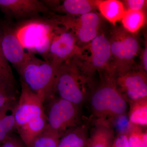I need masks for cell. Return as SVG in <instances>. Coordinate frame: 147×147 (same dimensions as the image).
Returning a JSON list of instances; mask_svg holds the SVG:
<instances>
[{
  "instance_id": "obj_29",
  "label": "cell",
  "mask_w": 147,
  "mask_h": 147,
  "mask_svg": "<svg viewBox=\"0 0 147 147\" xmlns=\"http://www.w3.org/2000/svg\"><path fill=\"white\" fill-rule=\"evenodd\" d=\"M141 142L143 147H147V130H143L141 134Z\"/></svg>"
},
{
  "instance_id": "obj_18",
  "label": "cell",
  "mask_w": 147,
  "mask_h": 147,
  "mask_svg": "<svg viewBox=\"0 0 147 147\" xmlns=\"http://www.w3.org/2000/svg\"><path fill=\"white\" fill-rule=\"evenodd\" d=\"M17 100L8 102L0 109V144L16 131L14 113Z\"/></svg>"
},
{
  "instance_id": "obj_24",
  "label": "cell",
  "mask_w": 147,
  "mask_h": 147,
  "mask_svg": "<svg viewBox=\"0 0 147 147\" xmlns=\"http://www.w3.org/2000/svg\"><path fill=\"white\" fill-rule=\"evenodd\" d=\"M1 30L0 26V77L16 81L9 63L6 59L2 49L1 44Z\"/></svg>"
},
{
  "instance_id": "obj_21",
  "label": "cell",
  "mask_w": 147,
  "mask_h": 147,
  "mask_svg": "<svg viewBox=\"0 0 147 147\" xmlns=\"http://www.w3.org/2000/svg\"><path fill=\"white\" fill-rule=\"evenodd\" d=\"M16 81L0 77V109L11 101L18 100Z\"/></svg>"
},
{
  "instance_id": "obj_2",
  "label": "cell",
  "mask_w": 147,
  "mask_h": 147,
  "mask_svg": "<svg viewBox=\"0 0 147 147\" xmlns=\"http://www.w3.org/2000/svg\"><path fill=\"white\" fill-rule=\"evenodd\" d=\"M71 59L88 86L96 72L113 74L109 34L102 29L94 39L81 47L79 53Z\"/></svg>"
},
{
  "instance_id": "obj_23",
  "label": "cell",
  "mask_w": 147,
  "mask_h": 147,
  "mask_svg": "<svg viewBox=\"0 0 147 147\" xmlns=\"http://www.w3.org/2000/svg\"><path fill=\"white\" fill-rule=\"evenodd\" d=\"M143 130L142 126L128 123L126 132L129 147H143L141 139Z\"/></svg>"
},
{
  "instance_id": "obj_27",
  "label": "cell",
  "mask_w": 147,
  "mask_h": 147,
  "mask_svg": "<svg viewBox=\"0 0 147 147\" xmlns=\"http://www.w3.org/2000/svg\"><path fill=\"white\" fill-rule=\"evenodd\" d=\"M111 147H129L126 131L119 132L115 137Z\"/></svg>"
},
{
  "instance_id": "obj_16",
  "label": "cell",
  "mask_w": 147,
  "mask_h": 147,
  "mask_svg": "<svg viewBox=\"0 0 147 147\" xmlns=\"http://www.w3.org/2000/svg\"><path fill=\"white\" fill-rule=\"evenodd\" d=\"M48 125L47 118L44 115L35 119L16 128L17 134L27 147L44 131Z\"/></svg>"
},
{
  "instance_id": "obj_7",
  "label": "cell",
  "mask_w": 147,
  "mask_h": 147,
  "mask_svg": "<svg viewBox=\"0 0 147 147\" xmlns=\"http://www.w3.org/2000/svg\"><path fill=\"white\" fill-rule=\"evenodd\" d=\"M58 25L61 24L71 31L77 43L85 45L94 39L102 30V16L97 12H91L79 16L66 15L53 16Z\"/></svg>"
},
{
  "instance_id": "obj_25",
  "label": "cell",
  "mask_w": 147,
  "mask_h": 147,
  "mask_svg": "<svg viewBox=\"0 0 147 147\" xmlns=\"http://www.w3.org/2000/svg\"><path fill=\"white\" fill-rule=\"evenodd\" d=\"M0 147H27L18 134L12 133L1 143Z\"/></svg>"
},
{
  "instance_id": "obj_26",
  "label": "cell",
  "mask_w": 147,
  "mask_h": 147,
  "mask_svg": "<svg viewBox=\"0 0 147 147\" xmlns=\"http://www.w3.org/2000/svg\"><path fill=\"white\" fill-rule=\"evenodd\" d=\"M147 1L145 0H126L123 1L124 7L127 10H145L146 8Z\"/></svg>"
},
{
  "instance_id": "obj_1",
  "label": "cell",
  "mask_w": 147,
  "mask_h": 147,
  "mask_svg": "<svg viewBox=\"0 0 147 147\" xmlns=\"http://www.w3.org/2000/svg\"><path fill=\"white\" fill-rule=\"evenodd\" d=\"M99 80L89 86V100L94 121H107L113 124L126 113L128 102L116 86L114 75L98 72Z\"/></svg>"
},
{
  "instance_id": "obj_14",
  "label": "cell",
  "mask_w": 147,
  "mask_h": 147,
  "mask_svg": "<svg viewBox=\"0 0 147 147\" xmlns=\"http://www.w3.org/2000/svg\"><path fill=\"white\" fill-rule=\"evenodd\" d=\"M89 135L88 125L83 122L61 135L59 147H88Z\"/></svg>"
},
{
  "instance_id": "obj_19",
  "label": "cell",
  "mask_w": 147,
  "mask_h": 147,
  "mask_svg": "<svg viewBox=\"0 0 147 147\" xmlns=\"http://www.w3.org/2000/svg\"><path fill=\"white\" fill-rule=\"evenodd\" d=\"M128 103V123L147 127V97L131 100Z\"/></svg>"
},
{
  "instance_id": "obj_5",
  "label": "cell",
  "mask_w": 147,
  "mask_h": 147,
  "mask_svg": "<svg viewBox=\"0 0 147 147\" xmlns=\"http://www.w3.org/2000/svg\"><path fill=\"white\" fill-rule=\"evenodd\" d=\"M89 86L71 58L59 66L53 94L82 106L88 99Z\"/></svg>"
},
{
  "instance_id": "obj_8",
  "label": "cell",
  "mask_w": 147,
  "mask_h": 147,
  "mask_svg": "<svg viewBox=\"0 0 147 147\" xmlns=\"http://www.w3.org/2000/svg\"><path fill=\"white\" fill-rule=\"evenodd\" d=\"M117 88L127 102L147 97V74L139 65L114 75Z\"/></svg>"
},
{
  "instance_id": "obj_3",
  "label": "cell",
  "mask_w": 147,
  "mask_h": 147,
  "mask_svg": "<svg viewBox=\"0 0 147 147\" xmlns=\"http://www.w3.org/2000/svg\"><path fill=\"white\" fill-rule=\"evenodd\" d=\"M58 66L50 61H43L28 53L26 61L16 71L20 79L44 102L53 95Z\"/></svg>"
},
{
  "instance_id": "obj_6",
  "label": "cell",
  "mask_w": 147,
  "mask_h": 147,
  "mask_svg": "<svg viewBox=\"0 0 147 147\" xmlns=\"http://www.w3.org/2000/svg\"><path fill=\"white\" fill-rule=\"evenodd\" d=\"M48 125L60 135L79 126L82 121V106L53 95L43 102Z\"/></svg>"
},
{
  "instance_id": "obj_13",
  "label": "cell",
  "mask_w": 147,
  "mask_h": 147,
  "mask_svg": "<svg viewBox=\"0 0 147 147\" xmlns=\"http://www.w3.org/2000/svg\"><path fill=\"white\" fill-rule=\"evenodd\" d=\"M93 123L88 147H111L115 137L113 124L102 121H94Z\"/></svg>"
},
{
  "instance_id": "obj_17",
  "label": "cell",
  "mask_w": 147,
  "mask_h": 147,
  "mask_svg": "<svg viewBox=\"0 0 147 147\" xmlns=\"http://www.w3.org/2000/svg\"><path fill=\"white\" fill-rule=\"evenodd\" d=\"M97 9L113 26L121 21L126 11L122 1L118 0H98Z\"/></svg>"
},
{
  "instance_id": "obj_22",
  "label": "cell",
  "mask_w": 147,
  "mask_h": 147,
  "mask_svg": "<svg viewBox=\"0 0 147 147\" xmlns=\"http://www.w3.org/2000/svg\"><path fill=\"white\" fill-rule=\"evenodd\" d=\"M60 135L47 125L29 147H59Z\"/></svg>"
},
{
  "instance_id": "obj_11",
  "label": "cell",
  "mask_w": 147,
  "mask_h": 147,
  "mask_svg": "<svg viewBox=\"0 0 147 147\" xmlns=\"http://www.w3.org/2000/svg\"><path fill=\"white\" fill-rule=\"evenodd\" d=\"M1 36V44L6 59L18 69L26 61L28 53L17 35V32L7 22L0 24Z\"/></svg>"
},
{
  "instance_id": "obj_28",
  "label": "cell",
  "mask_w": 147,
  "mask_h": 147,
  "mask_svg": "<svg viewBox=\"0 0 147 147\" xmlns=\"http://www.w3.org/2000/svg\"><path fill=\"white\" fill-rule=\"evenodd\" d=\"M141 64L139 66L144 69L146 72H147V41L145 44L144 49L141 52Z\"/></svg>"
},
{
  "instance_id": "obj_12",
  "label": "cell",
  "mask_w": 147,
  "mask_h": 147,
  "mask_svg": "<svg viewBox=\"0 0 147 147\" xmlns=\"http://www.w3.org/2000/svg\"><path fill=\"white\" fill-rule=\"evenodd\" d=\"M0 9L8 19L32 18L52 12L38 0H0Z\"/></svg>"
},
{
  "instance_id": "obj_4",
  "label": "cell",
  "mask_w": 147,
  "mask_h": 147,
  "mask_svg": "<svg viewBox=\"0 0 147 147\" xmlns=\"http://www.w3.org/2000/svg\"><path fill=\"white\" fill-rule=\"evenodd\" d=\"M111 69L114 75L123 73L137 66L135 59L141 52L138 37L119 26H112L109 34Z\"/></svg>"
},
{
  "instance_id": "obj_15",
  "label": "cell",
  "mask_w": 147,
  "mask_h": 147,
  "mask_svg": "<svg viewBox=\"0 0 147 147\" xmlns=\"http://www.w3.org/2000/svg\"><path fill=\"white\" fill-rule=\"evenodd\" d=\"M98 0H65L52 11L66 15L79 16L97 9Z\"/></svg>"
},
{
  "instance_id": "obj_10",
  "label": "cell",
  "mask_w": 147,
  "mask_h": 147,
  "mask_svg": "<svg viewBox=\"0 0 147 147\" xmlns=\"http://www.w3.org/2000/svg\"><path fill=\"white\" fill-rule=\"evenodd\" d=\"M57 30L45 60L50 61L58 67L79 53L81 47L71 31L66 29L63 31L57 32Z\"/></svg>"
},
{
  "instance_id": "obj_20",
  "label": "cell",
  "mask_w": 147,
  "mask_h": 147,
  "mask_svg": "<svg viewBox=\"0 0 147 147\" xmlns=\"http://www.w3.org/2000/svg\"><path fill=\"white\" fill-rule=\"evenodd\" d=\"M121 21L125 30L136 34L146 22V10H126Z\"/></svg>"
},
{
  "instance_id": "obj_9",
  "label": "cell",
  "mask_w": 147,
  "mask_h": 147,
  "mask_svg": "<svg viewBox=\"0 0 147 147\" xmlns=\"http://www.w3.org/2000/svg\"><path fill=\"white\" fill-rule=\"evenodd\" d=\"M20 82L21 93L14 113L16 129L30 121L45 115L41 98L21 79Z\"/></svg>"
}]
</instances>
